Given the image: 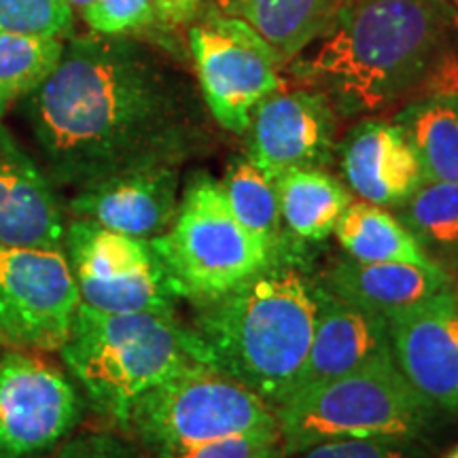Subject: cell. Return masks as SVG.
Masks as SVG:
<instances>
[{"mask_svg":"<svg viewBox=\"0 0 458 458\" xmlns=\"http://www.w3.org/2000/svg\"><path fill=\"white\" fill-rule=\"evenodd\" d=\"M397 219L428 259L448 274L458 255V182L425 181L397 206Z\"/></svg>","mask_w":458,"mask_h":458,"instance_id":"obj_23","label":"cell"},{"mask_svg":"<svg viewBox=\"0 0 458 458\" xmlns=\"http://www.w3.org/2000/svg\"><path fill=\"white\" fill-rule=\"evenodd\" d=\"M54 458H151L139 444L114 433L91 431L64 439Z\"/></svg>","mask_w":458,"mask_h":458,"instance_id":"obj_29","label":"cell"},{"mask_svg":"<svg viewBox=\"0 0 458 458\" xmlns=\"http://www.w3.org/2000/svg\"><path fill=\"white\" fill-rule=\"evenodd\" d=\"M64 233L55 185L0 122V246L64 249Z\"/></svg>","mask_w":458,"mask_h":458,"instance_id":"obj_16","label":"cell"},{"mask_svg":"<svg viewBox=\"0 0 458 458\" xmlns=\"http://www.w3.org/2000/svg\"><path fill=\"white\" fill-rule=\"evenodd\" d=\"M297 458H428L416 439H337L295 454Z\"/></svg>","mask_w":458,"mask_h":458,"instance_id":"obj_28","label":"cell"},{"mask_svg":"<svg viewBox=\"0 0 458 458\" xmlns=\"http://www.w3.org/2000/svg\"><path fill=\"white\" fill-rule=\"evenodd\" d=\"M196 308L191 329L204 363L276 410L293 391L310 351L314 283L274 257L266 270Z\"/></svg>","mask_w":458,"mask_h":458,"instance_id":"obj_3","label":"cell"},{"mask_svg":"<svg viewBox=\"0 0 458 458\" xmlns=\"http://www.w3.org/2000/svg\"><path fill=\"white\" fill-rule=\"evenodd\" d=\"M74 24L66 0H0V32L64 38Z\"/></svg>","mask_w":458,"mask_h":458,"instance_id":"obj_26","label":"cell"},{"mask_svg":"<svg viewBox=\"0 0 458 458\" xmlns=\"http://www.w3.org/2000/svg\"><path fill=\"white\" fill-rule=\"evenodd\" d=\"M318 284L340 300L385 318L452 286L442 267L401 261H359L352 257L335 261Z\"/></svg>","mask_w":458,"mask_h":458,"instance_id":"obj_18","label":"cell"},{"mask_svg":"<svg viewBox=\"0 0 458 458\" xmlns=\"http://www.w3.org/2000/svg\"><path fill=\"white\" fill-rule=\"evenodd\" d=\"M450 3H452V4H454V7L458 9V0H450Z\"/></svg>","mask_w":458,"mask_h":458,"instance_id":"obj_37","label":"cell"},{"mask_svg":"<svg viewBox=\"0 0 458 458\" xmlns=\"http://www.w3.org/2000/svg\"><path fill=\"white\" fill-rule=\"evenodd\" d=\"M253 458H289V456L284 454V450H283V445H280V442H276V444L267 445L266 450H261L259 454L253 456Z\"/></svg>","mask_w":458,"mask_h":458,"instance_id":"obj_32","label":"cell"},{"mask_svg":"<svg viewBox=\"0 0 458 458\" xmlns=\"http://www.w3.org/2000/svg\"><path fill=\"white\" fill-rule=\"evenodd\" d=\"M119 428L153 458H168L229 435L278 428L253 391L210 365H193L131 401Z\"/></svg>","mask_w":458,"mask_h":458,"instance_id":"obj_7","label":"cell"},{"mask_svg":"<svg viewBox=\"0 0 458 458\" xmlns=\"http://www.w3.org/2000/svg\"><path fill=\"white\" fill-rule=\"evenodd\" d=\"M289 71L337 114H371L458 91V9L450 0H346Z\"/></svg>","mask_w":458,"mask_h":458,"instance_id":"obj_2","label":"cell"},{"mask_svg":"<svg viewBox=\"0 0 458 458\" xmlns=\"http://www.w3.org/2000/svg\"><path fill=\"white\" fill-rule=\"evenodd\" d=\"M223 15L249 24L276 54L280 66L317 43L346 0H213Z\"/></svg>","mask_w":458,"mask_h":458,"instance_id":"obj_19","label":"cell"},{"mask_svg":"<svg viewBox=\"0 0 458 458\" xmlns=\"http://www.w3.org/2000/svg\"><path fill=\"white\" fill-rule=\"evenodd\" d=\"M280 442L278 428L270 431H253L229 435V437L215 439V442L196 445V448L181 452L168 458H253L266 450L267 445ZM153 458V456H151Z\"/></svg>","mask_w":458,"mask_h":458,"instance_id":"obj_30","label":"cell"},{"mask_svg":"<svg viewBox=\"0 0 458 458\" xmlns=\"http://www.w3.org/2000/svg\"><path fill=\"white\" fill-rule=\"evenodd\" d=\"M280 216L301 240L329 238L352 204L340 181L323 170H289L276 179Z\"/></svg>","mask_w":458,"mask_h":458,"instance_id":"obj_21","label":"cell"},{"mask_svg":"<svg viewBox=\"0 0 458 458\" xmlns=\"http://www.w3.org/2000/svg\"><path fill=\"white\" fill-rule=\"evenodd\" d=\"M156 4V17L164 26H182L191 17H196L202 0H153Z\"/></svg>","mask_w":458,"mask_h":458,"instance_id":"obj_31","label":"cell"},{"mask_svg":"<svg viewBox=\"0 0 458 458\" xmlns=\"http://www.w3.org/2000/svg\"><path fill=\"white\" fill-rule=\"evenodd\" d=\"M314 300L317 323L310 351L291 394L393 359L385 317L340 300L318 283H314Z\"/></svg>","mask_w":458,"mask_h":458,"instance_id":"obj_15","label":"cell"},{"mask_svg":"<svg viewBox=\"0 0 458 458\" xmlns=\"http://www.w3.org/2000/svg\"><path fill=\"white\" fill-rule=\"evenodd\" d=\"M11 102H15V100L11 98V96L3 94V91H0V119L4 117V113H7V108L11 106Z\"/></svg>","mask_w":458,"mask_h":458,"instance_id":"obj_34","label":"cell"},{"mask_svg":"<svg viewBox=\"0 0 458 458\" xmlns=\"http://www.w3.org/2000/svg\"><path fill=\"white\" fill-rule=\"evenodd\" d=\"M28 128L57 187L181 168L208 156L215 119L199 85L159 45L128 34L74 37L45 81L21 98Z\"/></svg>","mask_w":458,"mask_h":458,"instance_id":"obj_1","label":"cell"},{"mask_svg":"<svg viewBox=\"0 0 458 458\" xmlns=\"http://www.w3.org/2000/svg\"><path fill=\"white\" fill-rule=\"evenodd\" d=\"M335 238L348 257L359 261H401L439 267L397 216L382 206L352 202L335 225Z\"/></svg>","mask_w":458,"mask_h":458,"instance_id":"obj_22","label":"cell"},{"mask_svg":"<svg viewBox=\"0 0 458 458\" xmlns=\"http://www.w3.org/2000/svg\"><path fill=\"white\" fill-rule=\"evenodd\" d=\"M198 85L215 123L244 134L255 106L284 89L274 49L238 17L206 15L189 30Z\"/></svg>","mask_w":458,"mask_h":458,"instance_id":"obj_9","label":"cell"},{"mask_svg":"<svg viewBox=\"0 0 458 458\" xmlns=\"http://www.w3.org/2000/svg\"><path fill=\"white\" fill-rule=\"evenodd\" d=\"M79 306L64 249L0 246V344L28 352L60 351Z\"/></svg>","mask_w":458,"mask_h":458,"instance_id":"obj_10","label":"cell"},{"mask_svg":"<svg viewBox=\"0 0 458 458\" xmlns=\"http://www.w3.org/2000/svg\"><path fill=\"white\" fill-rule=\"evenodd\" d=\"M182 300L213 301L266 270L276 249L250 233L229 208L221 181L206 172L182 191L174 223L151 240Z\"/></svg>","mask_w":458,"mask_h":458,"instance_id":"obj_6","label":"cell"},{"mask_svg":"<svg viewBox=\"0 0 458 458\" xmlns=\"http://www.w3.org/2000/svg\"><path fill=\"white\" fill-rule=\"evenodd\" d=\"M68 4H71L72 9H79V11H83L85 7H89L91 3H94V0H66Z\"/></svg>","mask_w":458,"mask_h":458,"instance_id":"obj_35","label":"cell"},{"mask_svg":"<svg viewBox=\"0 0 458 458\" xmlns=\"http://www.w3.org/2000/svg\"><path fill=\"white\" fill-rule=\"evenodd\" d=\"M60 357L91 408L117 427L142 393L206 365L191 325L176 314L102 312L83 301Z\"/></svg>","mask_w":458,"mask_h":458,"instance_id":"obj_4","label":"cell"},{"mask_svg":"<svg viewBox=\"0 0 458 458\" xmlns=\"http://www.w3.org/2000/svg\"><path fill=\"white\" fill-rule=\"evenodd\" d=\"M81 15L98 34H128L157 20L153 0H94Z\"/></svg>","mask_w":458,"mask_h":458,"instance_id":"obj_27","label":"cell"},{"mask_svg":"<svg viewBox=\"0 0 458 458\" xmlns=\"http://www.w3.org/2000/svg\"><path fill=\"white\" fill-rule=\"evenodd\" d=\"M79 388L55 365L28 351L0 354V458H38L77 428Z\"/></svg>","mask_w":458,"mask_h":458,"instance_id":"obj_11","label":"cell"},{"mask_svg":"<svg viewBox=\"0 0 458 458\" xmlns=\"http://www.w3.org/2000/svg\"><path fill=\"white\" fill-rule=\"evenodd\" d=\"M437 405L422 397L393 359L291 394L274 410L280 445L295 456L337 439H420L437 420Z\"/></svg>","mask_w":458,"mask_h":458,"instance_id":"obj_5","label":"cell"},{"mask_svg":"<svg viewBox=\"0 0 458 458\" xmlns=\"http://www.w3.org/2000/svg\"><path fill=\"white\" fill-rule=\"evenodd\" d=\"M444 458H458V445H456V448H454V450H450V452H448V454H445Z\"/></svg>","mask_w":458,"mask_h":458,"instance_id":"obj_36","label":"cell"},{"mask_svg":"<svg viewBox=\"0 0 458 458\" xmlns=\"http://www.w3.org/2000/svg\"><path fill=\"white\" fill-rule=\"evenodd\" d=\"M181 168H151L81 187L68 199L72 219L153 240L174 223L181 202Z\"/></svg>","mask_w":458,"mask_h":458,"instance_id":"obj_14","label":"cell"},{"mask_svg":"<svg viewBox=\"0 0 458 458\" xmlns=\"http://www.w3.org/2000/svg\"><path fill=\"white\" fill-rule=\"evenodd\" d=\"M448 276H450L452 289H454L456 293H458V255H456V259L452 261V266L448 267Z\"/></svg>","mask_w":458,"mask_h":458,"instance_id":"obj_33","label":"cell"},{"mask_svg":"<svg viewBox=\"0 0 458 458\" xmlns=\"http://www.w3.org/2000/svg\"><path fill=\"white\" fill-rule=\"evenodd\" d=\"M64 255L81 301L96 310L176 314L182 295L151 240L71 219Z\"/></svg>","mask_w":458,"mask_h":458,"instance_id":"obj_8","label":"cell"},{"mask_svg":"<svg viewBox=\"0 0 458 458\" xmlns=\"http://www.w3.org/2000/svg\"><path fill=\"white\" fill-rule=\"evenodd\" d=\"M420 159L425 181L458 182V91L422 96L394 114Z\"/></svg>","mask_w":458,"mask_h":458,"instance_id":"obj_20","label":"cell"},{"mask_svg":"<svg viewBox=\"0 0 458 458\" xmlns=\"http://www.w3.org/2000/svg\"><path fill=\"white\" fill-rule=\"evenodd\" d=\"M393 360L422 397L458 414V293L452 286L386 317Z\"/></svg>","mask_w":458,"mask_h":458,"instance_id":"obj_13","label":"cell"},{"mask_svg":"<svg viewBox=\"0 0 458 458\" xmlns=\"http://www.w3.org/2000/svg\"><path fill=\"white\" fill-rule=\"evenodd\" d=\"M221 187L236 219L250 233L276 249L283 225L276 181L246 157H238L229 164Z\"/></svg>","mask_w":458,"mask_h":458,"instance_id":"obj_24","label":"cell"},{"mask_svg":"<svg viewBox=\"0 0 458 458\" xmlns=\"http://www.w3.org/2000/svg\"><path fill=\"white\" fill-rule=\"evenodd\" d=\"M246 159L272 181L289 170H323L337 153V113L314 89H280L255 106Z\"/></svg>","mask_w":458,"mask_h":458,"instance_id":"obj_12","label":"cell"},{"mask_svg":"<svg viewBox=\"0 0 458 458\" xmlns=\"http://www.w3.org/2000/svg\"><path fill=\"white\" fill-rule=\"evenodd\" d=\"M38 458H41V456H38Z\"/></svg>","mask_w":458,"mask_h":458,"instance_id":"obj_38","label":"cell"},{"mask_svg":"<svg viewBox=\"0 0 458 458\" xmlns=\"http://www.w3.org/2000/svg\"><path fill=\"white\" fill-rule=\"evenodd\" d=\"M64 38L0 32V91L21 100L54 72Z\"/></svg>","mask_w":458,"mask_h":458,"instance_id":"obj_25","label":"cell"},{"mask_svg":"<svg viewBox=\"0 0 458 458\" xmlns=\"http://www.w3.org/2000/svg\"><path fill=\"white\" fill-rule=\"evenodd\" d=\"M337 153L344 179L363 202L397 208L425 182L420 159L394 122L357 123L337 145Z\"/></svg>","mask_w":458,"mask_h":458,"instance_id":"obj_17","label":"cell"}]
</instances>
